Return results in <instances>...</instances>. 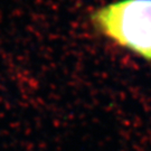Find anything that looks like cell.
<instances>
[{
  "instance_id": "1",
  "label": "cell",
  "mask_w": 151,
  "mask_h": 151,
  "mask_svg": "<svg viewBox=\"0 0 151 151\" xmlns=\"http://www.w3.org/2000/svg\"><path fill=\"white\" fill-rule=\"evenodd\" d=\"M99 34L151 62V0H116L91 14Z\"/></svg>"
}]
</instances>
